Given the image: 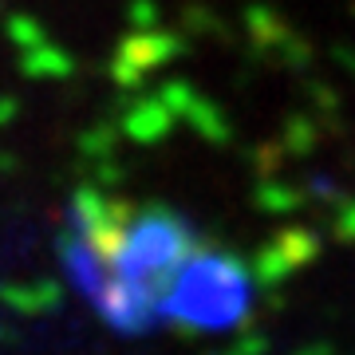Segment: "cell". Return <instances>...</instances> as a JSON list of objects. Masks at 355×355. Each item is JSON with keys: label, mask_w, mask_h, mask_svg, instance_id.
<instances>
[]
</instances>
